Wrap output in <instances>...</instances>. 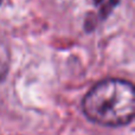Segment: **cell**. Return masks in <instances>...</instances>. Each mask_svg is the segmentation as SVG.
<instances>
[{
    "mask_svg": "<svg viewBox=\"0 0 135 135\" xmlns=\"http://www.w3.org/2000/svg\"><path fill=\"white\" fill-rule=\"evenodd\" d=\"M82 105L85 116L98 124H128L134 117V86L131 82L119 78L101 81L84 96Z\"/></svg>",
    "mask_w": 135,
    "mask_h": 135,
    "instance_id": "1",
    "label": "cell"
},
{
    "mask_svg": "<svg viewBox=\"0 0 135 135\" xmlns=\"http://www.w3.org/2000/svg\"><path fill=\"white\" fill-rule=\"evenodd\" d=\"M6 66L4 65V63H2V59L0 58V79H2L5 77V74H6Z\"/></svg>",
    "mask_w": 135,
    "mask_h": 135,
    "instance_id": "2",
    "label": "cell"
},
{
    "mask_svg": "<svg viewBox=\"0 0 135 135\" xmlns=\"http://www.w3.org/2000/svg\"><path fill=\"white\" fill-rule=\"evenodd\" d=\"M1 1H2V0H0V4H1Z\"/></svg>",
    "mask_w": 135,
    "mask_h": 135,
    "instance_id": "3",
    "label": "cell"
}]
</instances>
